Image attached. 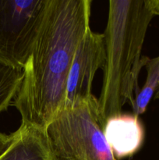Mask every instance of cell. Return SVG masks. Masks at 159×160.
<instances>
[{
  "mask_svg": "<svg viewBox=\"0 0 159 160\" xmlns=\"http://www.w3.org/2000/svg\"><path fill=\"white\" fill-rule=\"evenodd\" d=\"M91 4V0H49L13 102L23 126L45 131L63 109L76 48L90 28Z\"/></svg>",
  "mask_w": 159,
  "mask_h": 160,
  "instance_id": "cell-1",
  "label": "cell"
},
{
  "mask_svg": "<svg viewBox=\"0 0 159 160\" xmlns=\"http://www.w3.org/2000/svg\"><path fill=\"white\" fill-rule=\"evenodd\" d=\"M154 13L147 0H110L104 30L105 60L98 100L101 123L133 106L138 77L144 66L142 48Z\"/></svg>",
  "mask_w": 159,
  "mask_h": 160,
  "instance_id": "cell-2",
  "label": "cell"
},
{
  "mask_svg": "<svg viewBox=\"0 0 159 160\" xmlns=\"http://www.w3.org/2000/svg\"><path fill=\"white\" fill-rule=\"evenodd\" d=\"M45 134L52 160H117L104 138L94 95L62 109Z\"/></svg>",
  "mask_w": 159,
  "mask_h": 160,
  "instance_id": "cell-3",
  "label": "cell"
},
{
  "mask_svg": "<svg viewBox=\"0 0 159 160\" xmlns=\"http://www.w3.org/2000/svg\"><path fill=\"white\" fill-rule=\"evenodd\" d=\"M49 0H0V62L23 70Z\"/></svg>",
  "mask_w": 159,
  "mask_h": 160,
  "instance_id": "cell-4",
  "label": "cell"
},
{
  "mask_svg": "<svg viewBox=\"0 0 159 160\" xmlns=\"http://www.w3.org/2000/svg\"><path fill=\"white\" fill-rule=\"evenodd\" d=\"M105 60L104 34L89 28L79 42L67 80L64 108H70L92 95V84L98 70Z\"/></svg>",
  "mask_w": 159,
  "mask_h": 160,
  "instance_id": "cell-5",
  "label": "cell"
},
{
  "mask_svg": "<svg viewBox=\"0 0 159 160\" xmlns=\"http://www.w3.org/2000/svg\"><path fill=\"white\" fill-rule=\"evenodd\" d=\"M104 135L118 160L131 157L141 148L145 132L139 117L123 112L106 120Z\"/></svg>",
  "mask_w": 159,
  "mask_h": 160,
  "instance_id": "cell-6",
  "label": "cell"
},
{
  "mask_svg": "<svg viewBox=\"0 0 159 160\" xmlns=\"http://www.w3.org/2000/svg\"><path fill=\"white\" fill-rule=\"evenodd\" d=\"M15 140L0 160H52L45 131L20 125Z\"/></svg>",
  "mask_w": 159,
  "mask_h": 160,
  "instance_id": "cell-7",
  "label": "cell"
},
{
  "mask_svg": "<svg viewBox=\"0 0 159 160\" xmlns=\"http://www.w3.org/2000/svg\"><path fill=\"white\" fill-rule=\"evenodd\" d=\"M143 67L147 70L146 81L139 93L136 95L132 106L133 114L137 117L144 113L151 98L154 96L159 76V56L155 58L143 56Z\"/></svg>",
  "mask_w": 159,
  "mask_h": 160,
  "instance_id": "cell-8",
  "label": "cell"
},
{
  "mask_svg": "<svg viewBox=\"0 0 159 160\" xmlns=\"http://www.w3.org/2000/svg\"><path fill=\"white\" fill-rule=\"evenodd\" d=\"M23 78V70L0 62V113L14 101Z\"/></svg>",
  "mask_w": 159,
  "mask_h": 160,
  "instance_id": "cell-9",
  "label": "cell"
},
{
  "mask_svg": "<svg viewBox=\"0 0 159 160\" xmlns=\"http://www.w3.org/2000/svg\"><path fill=\"white\" fill-rule=\"evenodd\" d=\"M17 131L10 134H6L0 132V156L12 145L17 137Z\"/></svg>",
  "mask_w": 159,
  "mask_h": 160,
  "instance_id": "cell-10",
  "label": "cell"
},
{
  "mask_svg": "<svg viewBox=\"0 0 159 160\" xmlns=\"http://www.w3.org/2000/svg\"><path fill=\"white\" fill-rule=\"evenodd\" d=\"M148 4L154 16H159V0H147Z\"/></svg>",
  "mask_w": 159,
  "mask_h": 160,
  "instance_id": "cell-11",
  "label": "cell"
},
{
  "mask_svg": "<svg viewBox=\"0 0 159 160\" xmlns=\"http://www.w3.org/2000/svg\"><path fill=\"white\" fill-rule=\"evenodd\" d=\"M157 98H159V76H158V80H157V89H156L155 94H154V99H157Z\"/></svg>",
  "mask_w": 159,
  "mask_h": 160,
  "instance_id": "cell-12",
  "label": "cell"
}]
</instances>
